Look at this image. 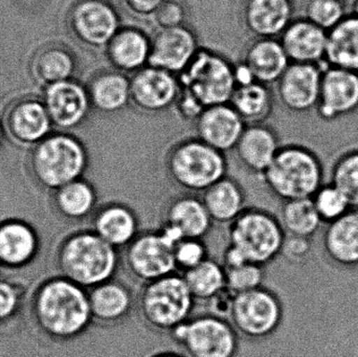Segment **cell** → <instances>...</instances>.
<instances>
[{
	"mask_svg": "<svg viewBox=\"0 0 358 357\" xmlns=\"http://www.w3.org/2000/svg\"><path fill=\"white\" fill-rule=\"evenodd\" d=\"M36 327L54 341L77 339L92 323L87 289L63 277L42 283L31 300Z\"/></svg>",
	"mask_w": 358,
	"mask_h": 357,
	"instance_id": "obj_1",
	"label": "cell"
},
{
	"mask_svg": "<svg viewBox=\"0 0 358 357\" xmlns=\"http://www.w3.org/2000/svg\"><path fill=\"white\" fill-rule=\"evenodd\" d=\"M119 252L94 231H79L59 245L57 265L61 277L90 291L115 278L122 263Z\"/></svg>",
	"mask_w": 358,
	"mask_h": 357,
	"instance_id": "obj_2",
	"label": "cell"
},
{
	"mask_svg": "<svg viewBox=\"0 0 358 357\" xmlns=\"http://www.w3.org/2000/svg\"><path fill=\"white\" fill-rule=\"evenodd\" d=\"M326 171L319 155L303 145L280 148L262 175L267 190L281 203L311 198L326 182Z\"/></svg>",
	"mask_w": 358,
	"mask_h": 357,
	"instance_id": "obj_3",
	"label": "cell"
},
{
	"mask_svg": "<svg viewBox=\"0 0 358 357\" xmlns=\"http://www.w3.org/2000/svg\"><path fill=\"white\" fill-rule=\"evenodd\" d=\"M90 165L87 149L67 132L52 133L31 148L29 169L42 188L55 191L83 178Z\"/></svg>",
	"mask_w": 358,
	"mask_h": 357,
	"instance_id": "obj_4",
	"label": "cell"
},
{
	"mask_svg": "<svg viewBox=\"0 0 358 357\" xmlns=\"http://www.w3.org/2000/svg\"><path fill=\"white\" fill-rule=\"evenodd\" d=\"M224 153L199 138L181 140L170 148L164 161L168 180L189 194L201 195L218 180L227 176Z\"/></svg>",
	"mask_w": 358,
	"mask_h": 357,
	"instance_id": "obj_5",
	"label": "cell"
},
{
	"mask_svg": "<svg viewBox=\"0 0 358 357\" xmlns=\"http://www.w3.org/2000/svg\"><path fill=\"white\" fill-rule=\"evenodd\" d=\"M195 304L178 272L142 285L136 297L143 323L152 330L169 335L191 318Z\"/></svg>",
	"mask_w": 358,
	"mask_h": 357,
	"instance_id": "obj_6",
	"label": "cell"
},
{
	"mask_svg": "<svg viewBox=\"0 0 358 357\" xmlns=\"http://www.w3.org/2000/svg\"><path fill=\"white\" fill-rule=\"evenodd\" d=\"M285 239L278 216L260 207H246L229 226V245L246 261L264 268L282 256Z\"/></svg>",
	"mask_w": 358,
	"mask_h": 357,
	"instance_id": "obj_7",
	"label": "cell"
},
{
	"mask_svg": "<svg viewBox=\"0 0 358 357\" xmlns=\"http://www.w3.org/2000/svg\"><path fill=\"white\" fill-rule=\"evenodd\" d=\"M170 335L185 357H236L239 350L233 325L210 312L192 316Z\"/></svg>",
	"mask_w": 358,
	"mask_h": 357,
	"instance_id": "obj_8",
	"label": "cell"
},
{
	"mask_svg": "<svg viewBox=\"0 0 358 357\" xmlns=\"http://www.w3.org/2000/svg\"><path fill=\"white\" fill-rule=\"evenodd\" d=\"M178 80L181 88L204 108L229 104L237 87L235 67L220 54L208 50H199Z\"/></svg>",
	"mask_w": 358,
	"mask_h": 357,
	"instance_id": "obj_9",
	"label": "cell"
},
{
	"mask_svg": "<svg viewBox=\"0 0 358 357\" xmlns=\"http://www.w3.org/2000/svg\"><path fill=\"white\" fill-rule=\"evenodd\" d=\"M179 239L159 228L142 231L123 249L121 259L124 268L134 280L145 285L176 272L174 247Z\"/></svg>",
	"mask_w": 358,
	"mask_h": 357,
	"instance_id": "obj_10",
	"label": "cell"
},
{
	"mask_svg": "<svg viewBox=\"0 0 358 357\" xmlns=\"http://www.w3.org/2000/svg\"><path fill=\"white\" fill-rule=\"evenodd\" d=\"M283 319V302L264 286L235 296L229 316L238 335L250 341H262L275 335Z\"/></svg>",
	"mask_w": 358,
	"mask_h": 357,
	"instance_id": "obj_11",
	"label": "cell"
},
{
	"mask_svg": "<svg viewBox=\"0 0 358 357\" xmlns=\"http://www.w3.org/2000/svg\"><path fill=\"white\" fill-rule=\"evenodd\" d=\"M67 27L79 43L92 50H105L121 29L117 10L106 0L76 1L67 15Z\"/></svg>",
	"mask_w": 358,
	"mask_h": 357,
	"instance_id": "obj_12",
	"label": "cell"
},
{
	"mask_svg": "<svg viewBox=\"0 0 358 357\" xmlns=\"http://www.w3.org/2000/svg\"><path fill=\"white\" fill-rule=\"evenodd\" d=\"M181 86L173 73L146 66L130 79V102L138 110L163 112L176 105Z\"/></svg>",
	"mask_w": 358,
	"mask_h": 357,
	"instance_id": "obj_13",
	"label": "cell"
},
{
	"mask_svg": "<svg viewBox=\"0 0 358 357\" xmlns=\"http://www.w3.org/2000/svg\"><path fill=\"white\" fill-rule=\"evenodd\" d=\"M42 101L52 125L63 132L79 128L92 108L87 88L73 79L44 87Z\"/></svg>",
	"mask_w": 358,
	"mask_h": 357,
	"instance_id": "obj_14",
	"label": "cell"
},
{
	"mask_svg": "<svg viewBox=\"0 0 358 357\" xmlns=\"http://www.w3.org/2000/svg\"><path fill=\"white\" fill-rule=\"evenodd\" d=\"M320 119L334 122L358 110V73L326 66L317 108Z\"/></svg>",
	"mask_w": 358,
	"mask_h": 357,
	"instance_id": "obj_15",
	"label": "cell"
},
{
	"mask_svg": "<svg viewBox=\"0 0 358 357\" xmlns=\"http://www.w3.org/2000/svg\"><path fill=\"white\" fill-rule=\"evenodd\" d=\"M52 127L42 99H19L8 106L4 115V131L20 146L33 148L52 134Z\"/></svg>",
	"mask_w": 358,
	"mask_h": 357,
	"instance_id": "obj_16",
	"label": "cell"
},
{
	"mask_svg": "<svg viewBox=\"0 0 358 357\" xmlns=\"http://www.w3.org/2000/svg\"><path fill=\"white\" fill-rule=\"evenodd\" d=\"M325 67L290 63L277 82L278 96L282 105L296 113L308 112L317 108Z\"/></svg>",
	"mask_w": 358,
	"mask_h": 357,
	"instance_id": "obj_17",
	"label": "cell"
},
{
	"mask_svg": "<svg viewBox=\"0 0 358 357\" xmlns=\"http://www.w3.org/2000/svg\"><path fill=\"white\" fill-rule=\"evenodd\" d=\"M198 52L196 36L185 25L159 29L151 40L148 65L173 75H180Z\"/></svg>",
	"mask_w": 358,
	"mask_h": 357,
	"instance_id": "obj_18",
	"label": "cell"
},
{
	"mask_svg": "<svg viewBox=\"0 0 358 357\" xmlns=\"http://www.w3.org/2000/svg\"><path fill=\"white\" fill-rule=\"evenodd\" d=\"M161 220V228H167L179 239H203L214 224L201 197L189 193H181L168 201Z\"/></svg>",
	"mask_w": 358,
	"mask_h": 357,
	"instance_id": "obj_19",
	"label": "cell"
},
{
	"mask_svg": "<svg viewBox=\"0 0 358 357\" xmlns=\"http://www.w3.org/2000/svg\"><path fill=\"white\" fill-rule=\"evenodd\" d=\"M92 323L113 327L125 322L136 307L132 289L122 281L113 279L88 291Z\"/></svg>",
	"mask_w": 358,
	"mask_h": 357,
	"instance_id": "obj_20",
	"label": "cell"
},
{
	"mask_svg": "<svg viewBox=\"0 0 358 357\" xmlns=\"http://www.w3.org/2000/svg\"><path fill=\"white\" fill-rule=\"evenodd\" d=\"M92 226L99 237L119 251L128 247L142 232L136 210L117 201L99 205L92 216Z\"/></svg>",
	"mask_w": 358,
	"mask_h": 357,
	"instance_id": "obj_21",
	"label": "cell"
},
{
	"mask_svg": "<svg viewBox=\"0 0 358 357\" xmlns=\"http://www.w3.org/2000/svg\"><path fill=\"white\" fill-rule=\"evenodd\" d=\"M195 123L197 138L222 153L235 149L246 127L229 104L206 107Z\"/></svg>",
	"mask_w": 358,
	"mask_h": 357,
	"instance_id": "obj_22",
	"label": "cell"
},
{
	"mask_svg": "<svg viewBox=\"0 0 358 357\" xmlns=\"http://www.w3.org/2000/svg\"><path fill=\"white\" fill-rule=\"evenodd\" d=\"M280 37L290 62L327 66L328 31L308 19L292 20Z\"/></svg>",
	"mask_w": 358,
	"mask_h": 357,
	"instance_id": "obj_23",
	"label": "cell"
},
{
	"mask_svg": "<svg viewBox=\"0 0 358 357\" xmlns=\"http://www.w3.org/2000/svg\"><path fill=\"white\" fill-rule=\"evenodd\" d=\"M281 147L275 132L258 124L246 126L234 151L246 171L262 177Z\"/></svg>",
	"mask_w": 358,
	"mask_h": 357,
	"instance_id": "obj_24",
	"label": "cell"
},
{
	"mask_svg": "<svg viewBox=\"0 0 358 357\" xmlns=\"http://www.w3.org/2000/svg\"><path fill=\"white\" fill-rule=\"evenodd\" d=\"M324 255L341 268H358V210L326 224L322 236Z\"/></svg>",
	"mask_w": 358,
	"mask_h": 357,
	"instance_id": "obj_25",
	"label": "cell"
},
{
	"mask_svg": "<svg viewBox=\"0 0 358 357\" xmlns=\"http://www.w3.org/2000/svg\"><path fill=\"white\" fill-rule=\"evenodd\" d=\"M39 237L33 226L18 219L0 222V265L19 270L29 265L39 252Z\"/></svg>",
	"mask_w": 358,
	"mask_h": 357,
	"instance_id": "obj_26",
	"label": "cell"
},
{
	"mask_svg": "<svg viewBox=\"0 0 358 357\" xmlns=\"http://www.w3.org/2000/svg\"><path fill=\"white\" fill-rule=\"evenodd\" d=\"M150 52L151 40L136 27L120 29L105 48L111 66L123 73H136L148 66Z\"/></svg>",
	"mask_w": 358,
	"mask_h": 357,
	"instance_id": "obj_27",
	"label": "cell"
},
{
	"mask_svg": "<svg viewBox=\"0 0 358 357\" xmlns=\"http://www.w3.org/2000/svg\"><path fill=\"white\" fill-rule=\"evenodd\" d=\"M294 15L292 0H246L243 21L248 31L257 38L281 36Z\"/></svg>",
	"mask_w": 358,
	"mask_h": 357,
	"instance_id": "obj_28",
	"label": "cell"
},
{
	"mask_svg": "<svg viewBox=\"0 0 358 357\" xmlns=\"http://www.w3.org/2000/svg\"><path fill=\"white\" fill-rule=\"evenodd\" d=\"M290 63L281 42L275 38H258L244 52L243 64L255 82L264 85L277 83Z\"/></svg>",
	"mask_w": 358,
	"mask_h": 357,
	"instance_id": "obj_29",
	"label": "cell"
},
{
	"mask_svg": "<svg viewBox=\"0 0 358 357\" xmlns=\"http://www.w3.org/2000/svg\"><path fill=\"white\" fill-rule=\"evenodd\" d=\"M200 197L213 224L229 226L246 210L243 187L229 175L204 191Z\"/></svg>",
	"mask_w": 358,
	"mask_h": 357,
	"instance_id": "obj_30",
	"label": "cell"
},
{
	"mask_svg": "<svg viewBox=\"0 0 358 357\" xmlns=\"http://www.w3.org/2000/svg\"><path fill=\"white\" fill-rule=\"evenodd\" d=\"M52 205L63 219L82 222L96 213L99 195L92 182L80 178L55 190Z\"/></svg>",
	"mask_w": 358,
	"mask_h": 357,
	"instance_id": "obj_31",
	"label": "cell"
},
{
	"mask_svg": "<svg viewBox=\"0 0 358 357\" xmlns=\"http://www.w3.org/2000/svg\"><path fill=\"white\" fill-rule=\"evenodd\" d=\"M77 71L75 54L60 44H50L36 52L31 61V73L44 87L73 80Z\"/></svg>",
	"mask_w": 358,
	"mask_h": 357,
	"instance_id": "obj_32",
	"label": "cell"
},
{
	"mask_svg": "<svg viewBox=\"0 0 358 357\" xmlns=\"http://www.w3.org/2000/svg\"><path fill=\"white\" fill-rule=\"evenodd\" d=\"M87 90L92 106L103 113L123 110L130 102V80L120 71L98 73Z\"/></svg>",
	"mask_w": 358,
	"mask_h": 357,
	"instance_id": "obj_33",
	"label": "cell"
},
{
	"mask_svg": "<svg viewBox=\"0 0 358 357\" xmlns=\"http://www.w3.org/2000/svg\"><path fill=\"white\" fill-rule=\"evenodd\" d=\"M326 65L358 73V18L349 14L328 31Z\"/></svg>",
	"mask_w": 358,
	"mask_h": 357,
	"instance_id": "obj_34",
	"label": "cell"
},
{
	"mask_svg": "<svg viewBox=\"0 0 358 357\" xmlns=\"http://www.w3.org/2000/svg\"><path fill=\"white\" fill-rule=\"evenodd\" d=\"M229 105L248 125L262 124L273 110L271 90L267 85L258 82L237 86Z\"/></svg>",
	"mask_w": 358,
	"mask_h": 357,
	"instance_id": "obj_35",
	"label": "cell"
},
{
	"mask_svg": "<svg viewBox=\"0 0 358 357\" xmlns=\"http://www.w3.org/2000/svg\"><path fill=\"white\" fill-rule=\"evenodd\" d=\"M180 275L196 303L208 304L227 289L225 268L210 258Z\"/></svg>",
	"mask_w": 358,
	"mask_h": 357,
	"instance_id": "obj_36",
	"label": "cell"
},
{
	"mask_svg": "<svg viewBox=\"0 0 358 357\" xmlns=\"http://www.w3.org/2000/svg\"><path fill=\"white\" fill-rule=\"evenodd\" d=\"M278 219L286 236L313 239L323 226L311 198L284 201Z\"/></svg>",
	"mask_w": 358,
	"mask_h": 357,
	"instance_id": "obj_37",
	"label": "cell"
},
{
	"mask_svg": "<svg viewBox=\"0 0 358 357\" xmlns=\"http://www.w3.org/2000/svg\"><path fill=\"white\" fill-rule=\"evenodd\" d=\"M327 180L346 195L352 209L358 210V147L343 151L334 159Z\"/></svg>",
	"mask_w": 358,
	"mask_h": 357,
	"instance_id": "obj_38",
	"label": "cell"
},
{
	"mask_svg": "<svg viewBox=\"0 0 358 357\" xmlns=\"http://www.w3.org/2000/svg\"><path fill=\"white\" fill-rule=\"evenodd\" d=\"M315 210L324 224L340 219L352 210L346 195L336 184L326 180L311 197Z\"/></svg>",
	"mask_w": 358,
	"mask_h": 357,
	"instance_id": "obj_39",
	"label": "cell"
},
{
	"mask_svg": "<svg viewBox=\"0 0 358 357\" xmlns=\"http://www.w3.org/2000/svg\"><path fill=\"white\" fill-rule=\"evenodd\" d=\"M349 15L346 0H308L305 17L326 31H331Z\"/></svg>",
	"mask_w": 358,
	"mask_h": 357,
	"instance_id": "obj_40",
	"label": "cell"
},
{
	"mask_svg": "<svg viewBox=\"0 0 358 357\" xmlns=\"http://www.w3.org/2000/svg\"><path fill=\"white\" fill-rule=\"evenodd\" d=\"M264 268V266L248 262L241 265L225 268L227 291L234 296H237L262 287L265 279Z\"/></svg>",
	"mask_w": 358,
	"mask_h": 357,
	"instance_id": "obj_41",
	"label": "cell"
},
{
	"mask_svg": "<svg viewBox=\"0 0 358 357\" xmlns=\"http://www.w3.org/2000/svg\"><path fill=\"white\" fill-rule=\"evenodd\" d=\"M208 258H210L208 247L203 239L182 238L174 247V260L178 274L196 268Z\"/></svg>",
	"mask_w": 358,
	"mask_h": 357,
	"instance_id": "obj_42",
	"label": "cell"
},
{
	"mask_svg": "<svg viewBox=\"0 0 358 357\" xmlns=\"http://www.w3.org/2000/svg\"><path fill=\"white\" fill-rule=\"evenodd\" d=\"M23 293L17 283L0 279V326L12 322L20 312Z\"/></svg>",
	"mask_w": 358,
	"mask_h": 357,
	"instance_id": "obj_43",
	"label": "cell"
},
{
	"mask_svg": "<svg viewBox=\"0 0 358 357\" xmlns=\"http://www.w3.org/2000/svg\"><path fill=\"white\" fill-rule=\"evenodd\" d=\"M153 18L159 29L182 27L185 19V6L178 0H166Z\"/></svg>",
	"mask_w": 358,
	"mask_h": 357,
	"instance_id": "obj_44",
	"label": "cell"
},
{
	"mask_svg": "<svg viewBox=\"0 0 358 357\" xmlns=\"http://www.w3.org/2000/svg\"><path fill=\"white\" fill-rule=\"evenodd\" d=\"M311 240L313 239L286 236L282 256L292 263H300L301 261H304L310 254Z\"/></svg>",
	"mask_w": 358,
	"mask_h": 357,
	"instance_id": "obj_45",
	"label": "cell"
},
{
	"mask_svg": "<svg viewBox=\"0 0 358 357\" xmlns=\"http://www.w3.org/2000/svg\"><path fill=\"white\" fill-rule=\"evenodd\" d=\"M174 106L178 107L180 117L187 121H196L206 109L189 92L182 88Z\"/></svg>",
	"mask_w": 358,
	"mask_h": 357,
	"instance_id": "obj_46",
	"label": "cell"
},
{
	"mask_svg": "<svg viewBox=\"0 0 358 357\" xmlns=\"http://www.w3.org/2000/svg\"><path fill=\"white\" fill-rule=\"evenodd\" d=\"M124 8L136 17L148 18L155 16L166 0H121Z\"/></svg>",
	"mask_w": 358,
	"mask_h": 357,
	"instance_id": "obj_47",
	"label": "cell"
},
{
	"mask_svg": "<svg viewBox=\"0 0 358 357\" xmlns=\"http://www.w3.org/2000/svg\"><path fill=\"white\" fill-rule=\"evenodd\" d=\"M151 357H185L183 354H176L173 351H163L159 352V354H155Z\"/></svg>",
	"mask_w": 358,
	"mask_h": 357,
	"instance_id": "obj_48",
	"label": "cell"
},
{
	"mask_svg": "<svg viewBox=\"0 0 358 357\" xmlns=\"http://www.w3.org/2000/svg\"><path fill=\"white\" fill-rule=\"evenodd\" d=\"M349 14L358 18V0H352L349 6Z\"/></svg>",
	"mask_w": 358,
	"mask_h": 357,
	"instance_id": "obj_49",
	"label": "cell"
},
{
	"mask_svg": "<svg viewBox=\"0 0 358 357\" xmlns=\"http://www.w3.org/2000/svg\"><path fill=\"white\" fill-rule=\"evenodd\" d=\"M3 136H4V128L3 126L0 124V147H1L2 142H3Z\"/></svg>",
	"mask_w": 358,
	"mask_h": 357,
	"instance_id": "obj_50",
	"label": "cell"
},
{
	"mask_svg": "<svg viewBox=\"0 0 358 357\" xmlns=\"http://www.w3.org/2000/svg\"><path fill=\"white\" fill-rule=\"evenodd\" d=\"M0 268H1V265H0Z\"/></svg>",
	"mask_w": 358,
	"mask_h": 357,
	"instance_id": "obj_51",
	"label": "cell"
}]
</instances>
